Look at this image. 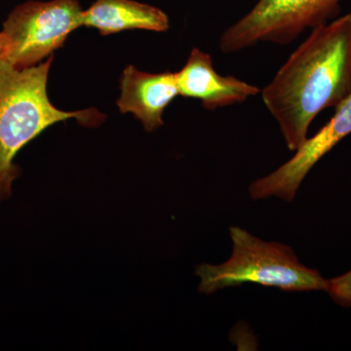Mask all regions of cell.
Returning <instances> with one entry per match:
<instances>
[{"label": "cell", "mask_w": 351, "mask_h": 351, "mask_svg": "<svg viewBox=\"0 0 351 351\" xmlns=\"http://www.w3.org/2000/svg\"><path fill=\"white\" fill-rule=\"evenodd\" d=\"M83 11L78 0H31L15 7L3 24L8 41L2 60L18 69L40 64L83 25Z\"/></svg>", "instance_id": "obj_4"}, {"label": "cell", "mask_w": 351, "mask_h": 351, "mask_svg": "<svg viewBox=\"0 0 351 351\" xmlns=\"http://www.w3.org/2000/svg\"><path fill=\"white\" fill-rule=\"evenodd\" d=\"M343 0H258L219 38L221 52L234 53L260 43L285 45L306 29L336 17Z\"/></svg>", "instance_id": "obj_5"}, {"label": "cell", "mask_w": 351, "mask_h": 351, "mask_svg": "<svg viewBox=\"0 0 351 351\" xmlns=\"http://www.w3.org/2000/svg\"><path fill=\"white\" fill-rule=\"evenodd\" d=\"M351 96V13L318 25L262 91L286 145L297 152L323 110Z\"/></svg>", "instance_id": "obj_1"}, {"label": "cell", "mask_w": 351, "mask_h": 351, "mask_svg": "<svg viewBox=\"0 0 351 351\" xmlns=\"http://www.w3.org/2000/svg\"><path fill=\"white\" fill-rule=\"evenodd\" d=\"M176 73L180 95L199 100L209 110L243 103L261 92L234 76L219 75L212 57L198 48H193L184 68Z\"/></svg>", "instance_id": "obj_7"}, {"label": "cell", "mask_w": 351, "mask_h": 351, "mask_svg": "<svg viewBox=\"0 0 351 351\" xmlns=\"http://www.w3.org/2000/svg\"><path fill=\"white\" fill-rule=\"evenodd\" d=\"M53 62L24 69L0 61V202L12 195L21 169L14 163L18 152L48 127L69 119L85 126H98L105 115L96 110L66 112L52 105L47 80Z\"/></svg>", "instance_id": "obj_2"}, {"label": "cell", "mask_w": 351, "mask_h": 351, "mask_svg": "<svg viewBox=\"0 0 351 351\" xmlns=\"http://www.w3.org/2000/svg\"><path fill=\"white\" fill-rule=\"evenodd\" d=\"M351 134V96L338 108L326 125L307 138L295 156L276 171L252 182L249 195L253 200L280 198L294 200L302 182L316 163Z\"/></svg>", "instance_id": "obj_6"}, {"label": "cell", "mask_w": 351, "mask_h": 351, "mask_svg": "<svg viewBox=\"0 0 351 351\" xmlns=\"http://www.w3.org/2000/svg\"><path fill=\"white\" fill-rule=\"evenodd\" d=\"M178 95L177 73H144L129 66L122 75L117 106L120 112L132 113L151 132L163 125V113Z\"/></svg>", "instance_id": "obj_8"}, {"label": "cell", "mask_w": 351, "mask_h": 351, "mask_svg": "<svg viewBox=\"0 0 351 351\" xmlns=\"http://www.w3.org/2000/svg\"><path fill=\"white\" fill-rule=\"evenodd\" d=\"M83 25L103 36L126 29L161 32L169 29V18L161 9L135 0H96L83 11Z\"/></svg>", "instance_id": "obj_9"}, {"label": "cell", "mask_w": 351, "mask_h": 351, "mask_svg": "<svg viewBox=\"0 0 351 351\" xmlns=\"http://www.w3.org/2000/svg\"><path fill=\"white\" fill-rule=\"evenodd\" d=\"M326 292L339 306H351V269L343 276L328 279Z\"/></svg>", "instance_id": "obj_10"}, {"label": "cell", "mask_w": 351, "mask_h": 351, "mask_svg": "<svg viewBox=\"0 0 351 351\" xmlns=\"http://www.w3.org/2000/svg\"><path fill=\"white\" fill-rule=\"evenodd\" d=\"M7 41H8V39H7L6 34L3 32H0V61L5 54Z\"/></svg>", "instance_id": "obj_11"}, {"label": "cell", "mask_w": 351, "mask_h": 351, "mask_svg": "<svg viewBox=\"0 0 351 351\" xmlns=\"http://www.w3.org/2000/svg\"><path fill=\"white\" fill-rule=\"evenodd\" d=\"M230 233L232 241L230 258L219 265L202 263L196 267L202 294H214L245 283L286 292H326L328 279L318 270L302 265L290 246L263 241L239 226H232Z\"/></svg>", "instance_id": "obj_3"}]
</instances>
